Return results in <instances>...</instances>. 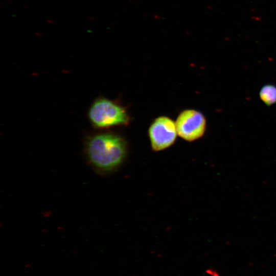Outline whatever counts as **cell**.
Instances as JSON below:
<instances>
[{
	"label": "cell",
	"instance_id": "cell-3",
	"mask_svg": "<svg viewBox=\"0 0 276 276\" xmlns=\"http://www.w3.org/2000/svg\"><path fill=\"white\" fill-rule=\"evenodd\" d=\"M177 134L175 123L170 118L161 116L155 119L148 130L152 150L159 151L169 148L175 142Z\"/></svg>",
	"mask_w": 276,
	"mask_h": 276
},
{
	"label": "cell",
	"instance_id": "cell-2",
	"mask_svg": "<svg viewBox=\"0 0 276 276\" xmlns=\"http://www.w3.org/2000/svg\"><path fill=\"white\" fill-rule=\"evenodd\" d=\"M91 125L96 129L127 125L130 120L126 109L118 102L101 97L90 105L87 112Z\"/></svg>",
	"mask_w": 276,
	"mask_h": 276
},
{
	"label": "cell",
	"instance_id": "cell-4",
	"mask_svg": "<svg viewBox=\"0 0 276 276\" xmlns=\"http://www.w3.org/2000/svg\"><path fill=\"white\" fill-rule=\"evenodd\" d=\"M175 125L179 136L186 141H193L204 134L206 122L201 112L194 109H187L178 115Z\"/></svg>",
	"mask_w": 276,
	"mask_h": 276
},
{
	"label": "cell",
	"instance_id": "cell-1",
	"mask_svg": "<svg viewBox=\"0 0 276 276\" xmlns=\"http://www.w3.org/2000/svg\"><path fill=\"white\" fill-rule=\"evenodd\" d=\"M83 150L86 161L101 175L110 174L122 167L128 153L127 143L121 135L110 132L87 135Z\"/></svg>",
	"mask_w": 276,
	"mask_h": 276
},
{
	"label": "cell",
	"instance_id": "cell-5",
	"mask_svg": "<svg viewBox=\"0 0 276 276\" xmlns=\"http://www.w3.org/2000/svg\"><path fill=\"white\" fill-rule=\"evenodd\" d=\"M259 96L267 106L274 104L276 103V86L272 84L265 85L261 88Z\"/></svg>",
	"mask_w": 276,
	"mask_h": 276
}]
</instances>
